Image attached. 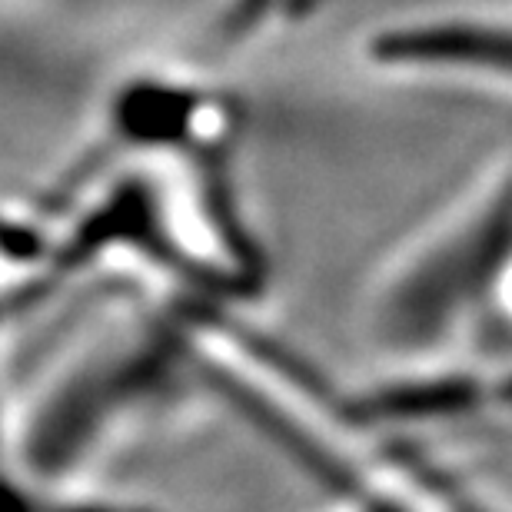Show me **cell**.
<instances>
[{
	"instance_id": "obj_1",
	"label": "cell",
	"mask_w": 512,
	"mask_h": 512,
	"mask_svg": "<svg viewBox=\"0 0 512 512\" xmlns=\"http://www.w3.org/2000/svg\"><path fill=\"white\" fill-rule=\"evenodd\" d=\"M506 250V193L499 197L496 210L479 217L463 237L449 247L429 253L423 266L399 286L393 296V330L399 336H433L439 326L456 310L473 300L479 286L489 283V263L493 256Z\"/></svg>"
},
{
	"instance_id": "obj_3",
	"label": "cell",
	"mask_w": 512,
	"mask_h": 512,
	"mask_svg": "<svg viewBox=\"0 0 512 512\" xmlns=\"http://www.w3.org/2000/svg\"><path fill=\"white\" fill-rule=\"evenodd\" d=\"M476 386L466 380H433V383H406L393 386L386 393L356 406V413L366 419H416V416H453L476 406Z\"/></svg>"
},
{
	"instance_id": "obj_2",
	"label": "cell",
	"mask_w": 512,
	"mask_h": 512,
	"mask_svg": "<svg viewBox=\"0 0 512 512\" xmlns=\"http://www.w3.org/2000/svg\"><path fill=\"white\" fill-rule=\"evenodd\" d=\"M376 64L386 67H466L506 74V30L479 20L396 27L370 44Z\"/></svg>"
}]
</instances>
